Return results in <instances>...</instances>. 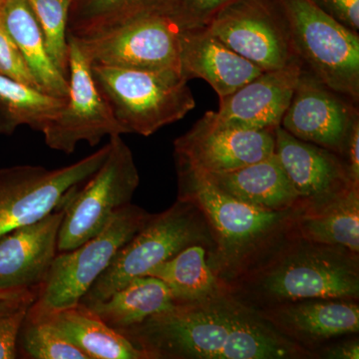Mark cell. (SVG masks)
Wrapping results in <instances>:
<instances>
[{
    "label": "cell",
    "mask_w": 359,
    "mask_h": 359,
    "mask_svg": "<svg viewBox=\"0 0 359 359\" xmlns=\"http://www.w3.org/2000/svg\"><path fill=\"white\" fill-rule=\"evenodd\" d=\"M109 144L69 166L34 165L0 169V236L35 223L55 211L68 193L92 176L107 157Z\"/></svg>",
    "instance_id": "cell-9"
},
{
    "label": "cell",
    "mask_w": 359,
    "mask_h": 359,
    "mask_svg": "<svg viewBox=\"0 0 359 359\" xmlns=\"http://www.w3.org/2000/svg\"><path fill=\"white\" fill-rule=\"evenodd\" d=\"M358 255L294 236L226 289L257 309L304 299L358 301Z\"/></svg>",
    "instance_id": "cell-3"
},
{
    "label": "cell",
    "mask_w": 359,
    "mask_h": 359,
    "mask_svg": "<svg viewBox=\"0 0 359 359\" xmlns=\"http://www.w3.org/2000/svg\"><path fill=\"white\" fill-rule=\"evenodd\" d=\"M63 216L62 205L35 223L0 236V292H40L58 254Z\"/></svg>",
    "instance_id": "cell-15"
},
{
    "label": "cell",
    "mask_w": 359,
    "mask_h": 359,
    "mask_svg": "<svg viewBox=\"0 0 359 359\" xmlns=\"http://www.w3.org/2000/svg\"><path fill=\"white\" fill-rule=\"evenodd\" d=\"M14 292H0V301H2V299H6V297H8L9 295L14 294Z\"/></svg>",
    "instance_id": "cell-36"
},
{
    "label": "cell",
    "mask_w": 359,
    "mask_h": 359,
    "mask_svg": "<svg viewBox=\"0 0 359 359\" xmlns=\"http://www.w3.org/2000/svg\"><path fill=\"white\" fill-rule=\"evenodd\" d=\"M179 33L172 18L154 15L91 36L73 37L92 65L180 72Z\"/></svg>",
    "instance_id": "cell-11"
},
{
    "label": "cell",
    "mask_w": 359,
    "mask_h": 359,
    "mask_svg": "<svg viewBox=\"0 0 359 359\" xmlns=\"http://www.w3.org/2000/svg\"><path fill=\"white\" fill-rule=\"evenodd\" d=\"M199 175L222 192L254 207L283 211L306 205L276 154L233 171Z\"/></svg>",
    "instance_id": "cell-20"
},
{
    "label": "cell",
    "mask_w": 359,
    "mask_h": 359,
    "mask_svg": "<svg viewBox=\"0 0 359 359\" xmlns=\"http://www.w3.org/2000/svg\"><path fill=\"white\" fill-rule=\"evenodd\" d=\"M180 72L187 81L200 78L219 98L230 95L264 72L218 39L208 27L180 29Z\"/></svg>",
    "instance_id": "cell-19"
},
{
    "label": "cell",
    "mask_w": 359,
    "mask_h": 359,
    "mask_svg": "<svg viewBox=\"0 0 359 359\" xmlns=\"http://www.w3.org/2000/svg\"><path fill=\"white\" fill-rule=\"evenodd\" d=\"M302 70L299 59L280 69L264 71L230 95L219 99L217 118L229 126L271 130L280 126Z\"/></svg>",
    "instance_id": "cell-17"
},
{
    "label": "cell",
    "mask_w": 359,
    "mask_h": 359,
    "mask_svg": "<svg viewBox=\"0 0 359 359\" xmlns=\"http://www.w3.org/2000/svg\"><path fill=\"white\" fill-rule=\"evenodd\" d=\"M194 245L214 248L209 224L200 208L177 199L169 209L152 214L147 223L123 245L112 263L99 276L79 304L103 301L135 278L172 259Z\"/></svg>",
    "instance_id": "cell-4"
},
{
    "label": "cell",
    "mask_w": 359,
    "mask_h": 359,
    "mask_svg": "<svg viewBox=\"0 0 359 359\" xmlns=\"http://www.w3.org/2000/svg\"><path fill=\"white\" fill-rule=\"evenodd\" d=\"M235 0H180L175 22L180 29L207 27L214 16Z\"/></svg>",
    "instance_id": "cell-32"
},
{
    "label": "cell",
    "mask_w": 359,
    "mask_h": 359,
    "mask_svg": "<svg viewBox=\"0 0 359 359\" xmlns=\"http://www.w3.org/2000/svg\"><path fill=\"white\" fill-rule=\"evenodd\" d=\"M275 131L247 130L219 121L208 111L174 142L176 167L199 174L224 173L275 154Z\"/></svg>",
    "instance_id": "cell-13"
},
{
    "label": "cell",
    "mask_w": 359,
    "mask_h": 359,
    "mask_svg": "<svg viewBox=\"0 0 359 359\" xmlns=\"http://www.w3.org/2000/svg\"><path fill=\"white\" fill-rule=\"evenodd\" d=\"M35 292H15L0 301V359L18 358V337Z\"/></svg>",
    "instance_id": "cell-30"
},
{
    "label": "cell",
    "mask_w": 359,
    "mask_h": 359,
    "mask_svg": "<svg viewBox=\"0 0 359 359\" xmlns=\"http://www.w3.org/2000/svg\"><path fill=\"white\" fill-rule=\"evenodd\" d=\"M208 252L205 245H191L150 269L146 276L166 283L176 304L200 301L226 287L210 268Z\"/></svg>",
    "instance_id": "cell-26"
},
{
    "label": "cell",
    "mask_w": 359,
    "mask_h": 359,
    "mask_svg": "<svg viewBox=\"0 0 359 359\" xmlns=\"http://www.w3.org/2000/svg\"><path fill=\"white\" fill-rule=\"evenodd\" d=\"M43 33L47 51L65 76L69 74L68 18L73 0H27Z\"/></svg>",
    "instance_id": "cell-29"
},
{
    "label": "cell",
    "mask_w": 359,
    "mask_h": 359,
    "mask_svg": "<svg viewBox=\"0 0 359 359\" xmlns=\"http://www.w3.org/2000/svg\"><path fill=\"white\" fill-rule=\"evenodd\" d=\"M344 159L355 186H359V119L354 123L347 139Z\"/></svg>",
    "instance_id": "cell-34"
},
{
    "label": "cell",
    "mask_w": 359,
    "mask_h": 359,
    "mask_svg": "<svg viewBox=\"0 0 359 359\" xmlns=\"http://www.w3.org/2000/svg\"><path fill=\"white\" fill-rule=\"evenodd\" d=\"M99 91L124 134L149 137L196 107L188 81L174 70L144 71L92 65Z\"/></svg>",
    "instance_id": "cell-5"
},
{
    "label": "cell",
    "mask_w": 359,
    "mask_h": 359,
    "mask_svg": "<svg viewBox=\"0 0 359 359\" xmlns=\"http://www.w3.org/2000/svg\"><path fill=\"white\" fill-rule=\"evenodd\" d=\"M37 316L51 320L89 359H148L124 334L106 325L82 304Z\"/></svg>",
    "instance_id": "cell-22"
},
{
    "label": "cell",
    "mask_w": 359,
    "mask_h": 359,
    "mask_svg": "<svg viewBox=\"0 0 359 359\" xmlns=\"http://www.w3.org/2000/svg\"><path fill=\"white\" fill-rule=\"evenodd\" d=\"M259 311L280 334L313 353L325 342L359 332L358 301L304 299Z\"/></svg>",
    "instance_id": "cell-18"
},
{
    "label": "cell",
    "mask_w": 359,
    "mask_h": 359,
    "mask_svg": "<svg viewBox=\"0 0 359 359\" xmlns=\"http://www.w3.org/2000/svg\"><path fill=\"white\" fill-rule=\"evenodd\" d=\"M0 13L42 91L65 99L69 81L52 61L43 33L27 0H7Z\"/></svg>",
    "instance_id": "cell-21"
},
{
    "label": "cell",
    "mask_w": 359,
    "mask_h": 359,
    "mask_svg": "<svg viewBox=\"0 0 359 359\" xmlns=\"http://www.w3.org/2000/svg\"><path fill=\"white\" fill-rule=\"evenodd\" d=\"M82 304L106 325L122 330L173 308L176 302L166 283L144 276L133 278L103 301Z\"/></svg>",
    "instance_id": "cell-23"
},
{
    "label": "cell",
    "mask_w": 359,
    "mask_h": 359,
    "mask_svg": "<svg viewBox=\"0 0 359 359\" xmlns=\"http://www.w3.org/2000/svg\"><path fill=\"white\" fill-rule=\"evenodd\" d=\"M334 18L340 25L358 32L359 30V0H309Z\"/></svg>",
    "instance_id": "cell-33"
},
{
    "label": "cell",
    "mask_w": 359,
    "mask_h": 359,
    "mask_svg": "<svg viewBox=\"0 0 359 359\" xmlns=\"http://www.w3.org/2000/svg\"><path fill=\"white\" fill-rule=\"evenodd\" d=\"M275 154L306 209L332 202L355 186L341 156L295 138L278 126Z\"/></svg>",
    "instance_id": "cell-16"
},
{
    "label": "cell",
    "mask_w": 359,
    "mask_h": 359,
    "mask_svg": "<svg viewBox=\"0 0 359 359\" xmlns=\"http://www.w3.org/2000/svg\"><path fill=\"white\" fill-rule=\"evenodd\" d=\"M151 215L138 205H126L95 237L76 249L58 252L36 301L28 311L40 316L79 304L120 249L143 228Z\"/></svg>",
    "instance_id": "cell-7"
},
{
    "label": "cell",
    "mask_w": 359,
    "mask_h": 359,
    "mask_svg": "<svg viewBox=\"0 0 359 359\" xmlns=\"http://www.w3.org/2000/svg\"><path fill=\"white\" fill-rule=\"evenodd\" d=\"M302 67L330 89L359 100V34L309 0H282Z\"/></svg>",
    "instance_id": "cell-8"
},
{
    "label": "cell",
    "mask_w": 359,
    "mask_h": 359,
    "mask_svg": "<svg viewBox=\"0 0 359 359\" xmlns=\"http://www.w3.org/2000/svg\"><path fill=\"white\" fill-rule=\"evenodd\" d=\"M118 332L148 359L316 358L226 287Z\"/></svg>",
    "instance_id": "cell-1"
},
{
    "label": "cell",
    "mask_w": 359,
    "mask_h": 359,
    "mask_svg": "<svg viewBox=\"0 0 359 359\" xmlns=\"http://www.w3.org/2000/svg\"><path fill=\"white\" fill-rule=\"evenodd\" d=\"M18 342L21 351L34 359H89L45 316L26 314Z\"/></svg>",
    "instance_id": "cell-28"
},
{
    "label": "cell",
    "mask_w": 359,
    "mask_h": 359,
    "mask_svg": "<svg viewBox=\"0 0 359 359\" xmlns=\"http://www.w3.org/2000/svg\"><path fill=\"white\" fill-rule=\"evenodd\" d=\"M65 101L0 75V135L13 134L21 126L41 132L59 114Z\"/></svg>",
    "instance_id": "cell-27"
},
{
    "label": "cell",
    "mask_w": 359,
    "mask_h": 359,
    "mask_svg": "<svg viewBox=\"0 0 359 359\" xmlns=\"http://www.w3.org/2000/svg\"><path fill=\"white\" fill-rule=\"evenodd\" d=\"M316 358L358 359L359 340L355 339L337 342L334 346L320 347L316 351Z\"/></svg>",
    "instance_id": "cell-35"
},
{
    "label": "cell",
    "mask_w": 359,
    "mask_h": 359,
    "mask_svg": "<svg viewBox=\"0 0 359 359\" xmlns=\"http://www.w3.org/2000/svg\"><path fill=\"white\" fill-rule=\"evenodd\" d=\"M7 0H0V11H1L2 7L6 4Z\"/></svg>",
    "instance_id": "cell-37"
},
{
    "label": "cell",
    "mask_w": 359,
    "mask_h": 359,
    "mask_svg": "<svg viewBox=\"0 0 359 359\" xmlns=\"http://www.w3.org/2000/svg\"><path fill=\"white\" fill-rule=\"evenodd\" d=\"M0 75L40 89L18 45L6 29L0 13Z\"/></svg>",
    "instance_id": "cell-31"
},
{
    "label": "cell",
    "mask_w": 359,
    "mask_h": 359,
    "mask_svg": "<svg viewBox=\"0 0 359 359\" xmlns=\"http://www.w3.org/2000/svg\"><path fill=\"white\" fill-rule=\"evenodd\" d=\"M69 90L59 114L42 129L45 144L69 155L78 144L96 146L104 137L123 135L109 104L99 91L92 75L91 62L75 37L68 35Z\"/></svg>",
    "instance_id": "cell-12"
},
{
    "label": "cell",
    "mask_w": 359,
    "mask_h": 359,
    "mask_svg": "<svg viewBox=\"0 0 359 359\" xmlns=\"http://www.w3.org/2000/svg\"><path fill=\"white\" fill-rule=\"evenodd\" d=\"M178 199L200 208L209 224L214 248L207 259L224 287L261 266L295 236V222L306 205L283 211L262 209L233 199L201 175L177 168Z\"/></svg>",
    "instance_id": "cell-2"
},
{
    "label": "cell",
    "mask_w": 359,
    "mask_h": 359,
    "mask_svg": "<svg viewBox=\"0 0 359 359\" xmlns=\"http://www.w3.org/2000/svg\"><path fill=\"white\" fill-rule=\"evenodd\" d=\"M358 119V103L330 89L302 67L280 127L299 140L344 158L349 133Z\"/></svg>",
    "instance_id": "cell-14"
},
{
    "label": "cell",
    "mask_w": 359,
    "mask_h": 359,
    "mask_svg": "<svg viewBox=\"0 0 359 359\" xmlns=\"http://www.w3.org/2000/svg\"><path fill=\"white\" fill-rule=\"evenodd\" d=\"M207 27L231 50L264 71L280 69L297 59L283 2L276 7L266 0H235Z\"/></svg>",
    "instance_id": "cell-10"
},
{
    "label": "cell",
    "mask_w": 359,
    "mask_h": 359,
    "mask_svg": "<svg viewBox=\"0 0 359 359\" xmlns=\"http://www.w3.org/2000/svg\"><path fill=\"white\" fill-rule=\"evenodd\" d=\"M179 4L180 0H73L67 34L91 36L146 16L174 20Z\"/></svg>",
    "instance_id": "cell-24"
},
{
    "label": "cell",
    "mask_w": 359,
    "mask_h": 359,
    "mask_svg": "<svg viewBox=\"0 0 359 359\" xmlns=\"http://www.w3.org/2000/svg\"><path fill=\"white\" fill-rule=\"evenodd\" d=\"M109 151L102 165L68 193L58 236V252H68L95 237L116 212L131 204L140 184L133 153L122 135L110 137Z\"/></svg>",
    "instance_id": "cell-6"
},
{
    "label": "cell",
    "mask_w": 359,
    "mask_h": 359,
    "mask_svg": "<svg viewBox=\"0 0 359 359\" xmlns=\"http://www.w3.org/2000/svg\"><path fill=\"white\" fill-rule=\"evenodd\" d=\"M295 237L339 245L359 254V187L316 209H306L295 222Z\"/></svg>",
    "instance_id": "cell-25"
}]
</instances>
